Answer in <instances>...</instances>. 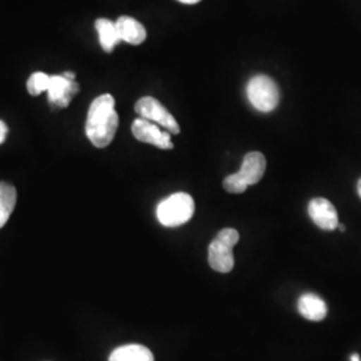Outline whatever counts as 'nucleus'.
<instances>
[{"instance_id": "1", "label": "nucleus", "mask_w": 361, "mask_h": 361, "mask_svg": "<svg viewBox=\"0 0 361 361\" xmlns=\"http://www.w3.org/2000/svg\"><path fill=\"white\" fill-rule=\"evenodd\" d=\"M118 125L119 116L113 95L104 94L95 98L90 104L86 121V135L90 142L99 149L109 146L116 137Z\"/></svg>"}, {"instance_id": "2", "label": "nucleus", "mask_w": 361, "mask_h": 361, "mask_svg": "<svg viewBox=\"0 0 361 361\" xmlns=\"http://www.w3.org/2000/svg\"><path fill=\"white\" fill-rule=\"evenodd\" d=\"M265 170H267V159L264 154L258 152L247 153L244 157L240 171L228 176L224 180V189L232 194L244 193L247 186L256 185L262 180Z\"/></svg>"}, {"instance_id": "3", "label": "nucleus", "mask_w": 361, "mask_h": 361, "mask_svg": "<svg viewBox=\"0 0 361 361\" xmlns=\"http://www.w3.org/2000/svg\"><path fill=\"white\" fill-rule=\"evenodd\" d=\"M195 205L192 195L174 193L161 201L157 207V219L166 228H177L189 222L194 216Z\"/></svg>"}, {"instance_id": "4", "label": "nucleus", "mask_w": 361, "mask_h": 361, "mask_svg": "<svg viewBox=\"0 0 361 361\" xmlns=\"http://www.w3.org/2000/svg\"><path fill=\"white\" fill-rule=\"evenodd\" d=\"M240 241V233L233 228L222 229L209 245L207 259L213 271L229 273L234 267L233 247Z\"/></svg>"}, {"instance_id": "5", "label": "nucleus", "mask_w": 361, "mask_h": 361, "mask_svg": "<svg viewBox=\"0 0 361 361\" xmlns=\"http://www.w3.org/2000/svg\"><path fill=\"white\" fill-rule=\"evenodd\" d=\"M246 95L250 104L261 113H271L280 104L277 83L267 75L252 78L246 86Z\"/></svg>"}, {"instance_id": "6", "label": "nucleus", "mask_w": 361, "mask_h": 361, "mask_svg": "<svg viewBox=\"0 0 361 361\" xmlns=\"http://www.w3.org/2000/svg\"><path fill=\"white\" fill-rule=\"evenodd\" d=\"M135 111L143 119L162 126L170 134H180V125L176 118L169 113L168 109L164 104L153 97L141 98L135 104Z\"/></svg>"}, {"instance_id": "7", "label": "nucleus", "mask_w": 361, "mask_h": 361, "mask_svg": "<svg viewBox=\"0 0 361 361\" xmlns=\"http://www.w3.org/2000/svg\"><path fill=\"white\" fill-rule=\"evenodd\" d=\"M131 131H133V135L141 142L154 145L162 150H171L174 147V145L171 142L170 133L159 129L155 123L147 119H143V118L135 119L133 122Z\"/></svg>"}, {"instance_id": "8", "label": "nucleus", "mask_w": 361, "mask_h": 361, "mask_svg": "<svg viewBox=\"0 0 361 361\" xmlns=\"http://www.w3.org/2000/svg\"><path fill=\"white\" fill-rule=\"evenodd\" d=\"M79 91V85L75 80H70L62 75H52L49 86V102L55 109H65Z\"/></svg>"}, {"instance_id": "9", "label": "nucleus", "mask_w": 361, "mask_h": 361, "mask_svg": "<svg viewBox=\"0 0 361 361\" xmlns=\"http://www.w3.org/2000/svg\"><path fill=\"white\" fill-rule=\"evenodd\" d=\"M308 213L312 221L323 231H335L338 226L337 210L326 198H314L310 202Z\"/></svg>"}, {"instance_id": "10", "label": "nucleus", "mask_w": 361, "mask_h": 361, "mask_svg": "<svg viewBox=\"0 0 361 361\" xmlns=\"http://www.w3.org/2000/svg\"><path fill=\"white\" fill-rule=\"evenodd\" d=\"M121 42L130 44H141L146 39V30L138 20L130 16H121L116 22Z\"/></svg>"}, {"instance_id": "11", "label": "nucleus", "mask_w": 361, "mask_h": 361, "mask_svg": "<svg viewBox=\"0 0 361 361\" xmlns=\"http://www.w3.org/2000/svg\"><path fill=\"white\" fill-rule=\"evenodd\" d=\"M298 312L304 319L310 322H323L326 317L328 310L323 298L313 293H307L298 300Z\"/></svg>"}, {"instance_id": "12", "label": "nucleus", "mask_w": 361, "mask_h": 361, "mask_svg": "<svg viewBox=\"0 0 361 361\" xmlns=\"http://www.w3.org/2000/svg\"><path fill=\"white\" fill-rule=\"evenodd\" d=\"M109 361H154V355L141 344H128L114 349Z\"/></svg>"}, {"instance_id": "13", "label": "nucleus", "mask_w": 361, "mask_h": 361, "mask_svg": "<svg viewBox=\"0 0 361 361\" xmlns=\"http://www.w3.org/2000/svg\"><path fill=\"white\" fill-rule=\"evenodd\" d=\"M95 28L98 31L99 43L104 51L111 52L114 50L116 44L121 42L118 30H116V22H111L110 19H98L95 22Z\"/></svg>"}, {"instance_id": "14", "label": "nucleus", "mask_w": 361, "mask_h": 361, "mask_svg": "<svg viewBox=\"0 0 361 361\" xmlns=\"http://www.w3.org/2000/svg\"><path fill=\"white\" fill-rule=\"evenodd\" d=\"M16 189L8 182H0V229L7 224L16 205Z\"/></svg>"}, {"instance_id": "15", "label": "nucleus", "mask_w": 361, "mask_h": 361, "mask_svg": "<svg viewBox=\"0 0 361 361\" xmlns=\"http://www.w3.org/2000/svg\"><path fill=\"white\" fill-rule=\"evenodd\" d=\"M50 79H51V77L44 74V73H34L27 80V91L31 95L37 97L39 94H42L43 91L49 90Z\"/></svg>"}, {"instance_id": "16", "label": "nucleus", "mask_w": 361, "mask_h": 361, "mask_svg": "<svg viewBox=\"0 0 361 361\" xmlns=\"http://www.w3.org/2000/svg\"><path fill=\"white\" fill-rule=\"evenodd\" d=\"M7 133H8V128H7V125H6L3 121H0V145L6 141Z\"/></svg>"}, {"instance_id": "17", "label": "nucleus", "mask_w": 361, "mask_h": 361, "mask_svg": "<svg viewBox=\"0 0 361 361\" xmlns=\"http://www.w3.org/2000/svg\"><path fill=\"white\" fill-rule=\"evenodd\" d=\"M63 75H65L67 79H70V80H75V73L67 71V73H63Z\"/></svg>"}, {"instance_id": "18", "label": "nucleus", "mask_w": 361, "mask_h": 361, "mask_svg": "<svg viewBox=\"0 0 361 361\" xmlns=\"http://www.w3.org/2000/svg\"><path fill=\"white\" fill-rule=\"evenodd\" d=\"M180 3H185V4H195V3H198V1H201V0H178Z\"/></svg>"}, {"instance_id": "19", "label": "nucleus", "mask_w": 361, "mask_h": 361, "mask_svg": "<svg viewBox=\"0 0 361 361\" xmlns=\"http://www.w3.org/2000/svg\"><path fill=\"white\" fill-rule=\"evenodd\" d=\"M350 361H360V356L357 353H355L350 356Z\"/></svg>"}, {"instance_id": "20", "label": "nucleus", "mask_w": 361, "mask_h": 361, "mask_svg": "<svg viewBox=\"0 0 361 361\" xmlns=\"http://www.w3.org/2000/svg\"><path fill=\"white\" fill-rule=\"evenodd\" d=\"M357 192H359V195H360L361 198V178L359 180V182H357Z\"/></svg>"}, {"instance_id": "21", "label": "nucleus", "mask_w": 361, "mask_h": 361, "mask_svg": "<svg viewBox=\"0 0 361 361\" xmlns=\"http://www.w3.org/2000/svg\"><path fill=\"white\" fill-rule=\"evenodd\" d=\"M337 228H338V229H340V231H341V232H343V231H345V228H344V225H338V226H337Z\"/></svg>"}]
</instances>
